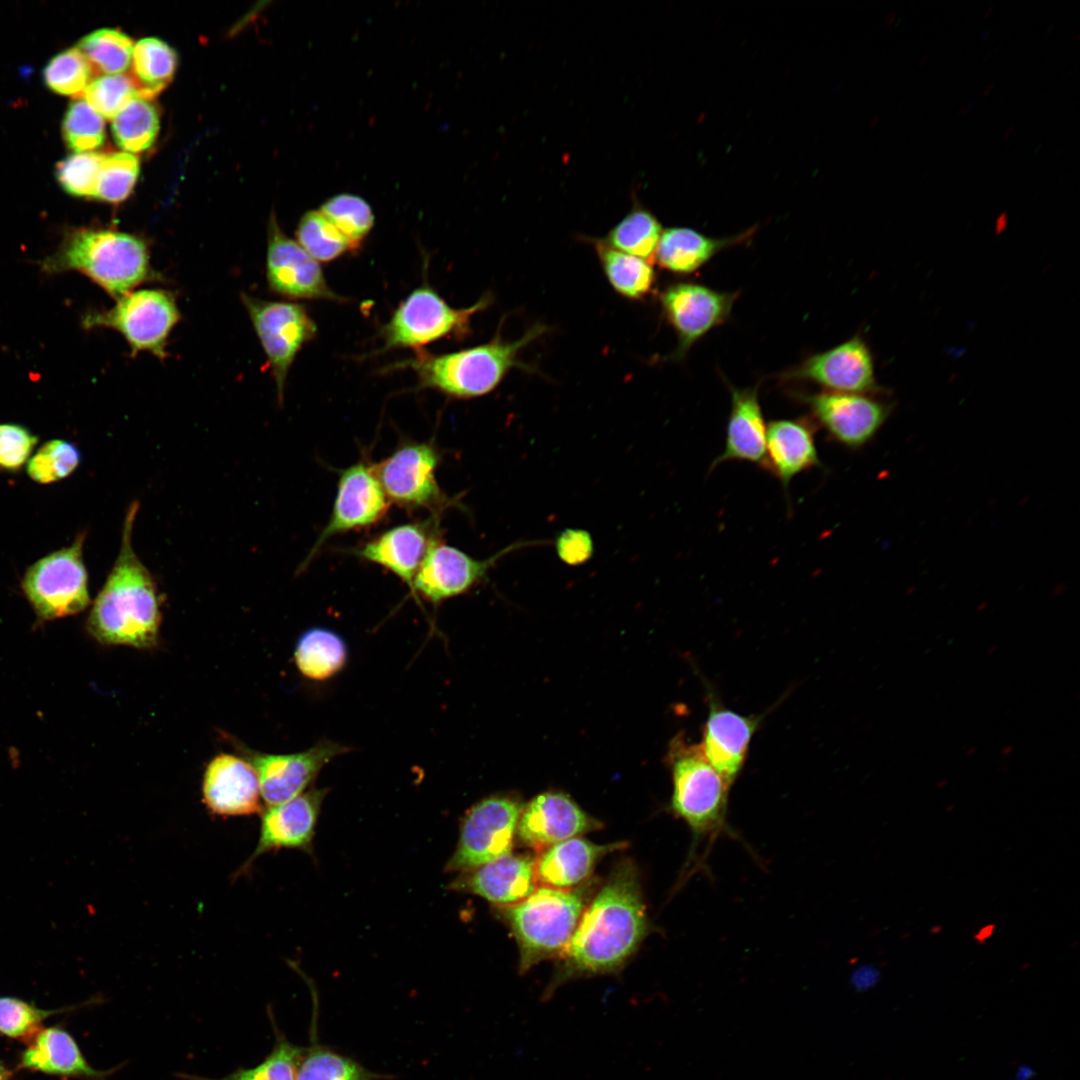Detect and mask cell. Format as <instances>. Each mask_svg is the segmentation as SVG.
<instances>
[{
    "instance_id": "1",
    "label": "cell",
    "mask_w": 1080,
    "mask_h": 1080,
    "mask_svg": "<svg viewBox=\"0 0 1080 1080\" xmlns=\"http://www.w3.org/2000/svg\"><path fill=\"white\" fill-rule=\"evenodd\" d=\"M648 931L639 873L631 861L616 865L561 956L560 978L603 974L621 968Z\"/></svg>"
},
{
    "instance_id": "2",
    "label": "cell",
    "mask_w": 1080,
    "mask_h": 1080,
    "mask_svg": "<svg viewBox=\"0 0 1080 1080\" xmlns=\"http://www.w3.org/2000/svg\"><path fill=\"white\" fill-rule=\"evenodd\" d=\"M139 503L126 512L116 561L96 597L87 620L88 632L106 645L151 648L161 623L156 584L132 545Z\"/></svg>"
},
{
    "instance_id": "3",
    "label": "cell",
    "mask_w": 1080,
    "mask_h": 1080,
    "mask_svg": "<svg viewBox=\"0 0 1080 1080\" xmlns=\"http://www.w3.org/2000/svg\"><path fill=\"white\" fill-rule=\"evenodd\" d=\"M150 258L142 237L111 228H80L66 236L43 267L48 272H80L117 300L142 283L161 279Z\"/></svg>"
},
{
    "instance_id": "4",
    "label": "cell",
    "mask_w": 1080,
    "mask_h": 1080,
    "mask_svg": "<svg viewBox=\"0 0 1080 1080\" xmlns=\"http://www.w3.org/2000/svg\"><path fill=\"white\" fill-rule=\"evenodd\" d=\"M500 328L488 343L468 349L440 355L417 349L402 366L416 373L421 388L458 399L483 396L493 391L514 367L531 371L519 357L520 353L547 330L537 323L520 338L507 341L503 340Z\"/></svg>"
},
{
    "instance_id": "5",
    "label": "cell",
    "mask_w": 1080,
    "mask_h": 1080,
    "mask_svg": "<svg viewBox=\"0 0 1080 1080\" xmlns=\"http://www.w3.org/2000/svg\"><path fill=\"white\" fill-rule=\"evenodd\" d=\"M668 761L672 774L670 809L689 827L694 846L734 835L727 822L730 786L706 759L700 744L677 736Z\"/></svg>"
},
{
    "instance_id": "6",
    "label": "cell",
    "mask_w": 1080,
    "mask_h": 1080,
    "mask_svg": "<svg viewBox=\"0 0 1080 1080\" xmlns=\"http://www.w3.org/2000/svg\"><path fill=\"white\" fill-rule=\"evenodd\" d=\"M584 911L576 890L542 886L524 900L501 908L517 941L519 969L528 971L542 960L562 956Z\"/></svg>"
},
{
    "instance_id": "7",
    "label": "cell",
    "mask_w": 1080,
    "mask_h": 1080,
    "mask_svg": "<svg viewBox=\"0 0 1080 1080\" xmlns=\"http://www.w3.org/2000/svg\"><path fill=\"white\" fill-rule=\"evenodd\" d=\"M180 318L173 292L141 289L120 297L110 309L87 313L83 325L118 331L128 343L132 357L149 352L164 360L168 357V338Z\"/></svg>"
},
{
    "instance_id": "8",
    "label": "cell",
    "mask_w": 1080,
    "mask_h": 1080,
    "mask_svg": "<svg viewBox=\"0 0 1080 1080\" xmlns=\"http://www.w3.org/2000/svg\"><path fill=\"white\" fill-rule=\"evenodd\" d=\"M491 303L489 294L483 295L467 308L455 309L447 304L430 286H422L411 292L394 311L390 320L381 328L382 351L395 348L420 349L442 338L463 339L471 332V318Z\"/></svg>"
},
{
    "instance_id": "9",
    "label": "cell",
    "mask_w": 1080,
    "mask_h": 1080,
    "mask_svg": "<svg viewBox=\"0 0 1080 1080\" xmlns=\"http://www.w3.org/2000/svg\"><path fill=\"white\" fill-rule=\"evenodd\" d=\"M84 539V534L79 535L72 545L42 557L26 570L22 588L40 620L75 615L88 606Z\"/></svg>"
},
{
    "instance_id": "10",
    "label": "cell",
    "mask_w": 1080,
    "mask_h": 1080,
    "mask_svg": "<svg viewBox=\"0 0 1080 1080\" xmlns=\"http://www.w3.org/2000/svg\"><path fill=\"white\" fill-rule=\"evenodd\" d=\"M251 323L267 357L278 400L283 401L286 379L302 347L317 334V325L297 303L267 301L241 294Z\"/></svg>"
},
{
    "instance_id": "11",
    "label": "cell",
    "mask_w": 1080,
    "mask_h": 1080,
    "mask_svg": "<svg viewBox=\"0 0 1080 1080\" xmlns=\"http://www.w3.org/2000/svg\"><path fill=\"white\" fill-rule=\"evenodd\" d=\"M522 808L506 795L476 803L464 817L448 871L468 872L510 854Z\"/></svg>"
},
{
    "instance_id": "12",
    "label": "cell",
    "mask_w": 1080,
    "mask_h": 1080,
    "mask_svg": "<svg viewBox=\"0 0 1080 1080\" xmlns=\"http://www.w3.org/2000/svg\"><path fill=\"white\" fill-rule=\"evenodd\" d=\"M439 463L440 453L432 442L409 441L373 464V470L390 502L438 512L449 505L436 478Z\"/></svg>"
},
{
    "instance_id": "13",
    "label": "cell",
    "mask_w": 1080,
    "mask_h": 1080,
    "mask_svg": "<svg viewBox=\"0 0 1080 1080\" xmlns=\"http://www.w3.org/2000/svg\"><path fill=\"white\" fill-rule=\"evenodd\" d=\"M793 397L807 408L831 441L850 449L866 445L891 410L888 404L867 394L798 391Z\"/></svg>"
},
{
    "instance_id": "14",
    "label": "cell",
    "mask_w": 1080,
    "mask_h": 1080,
    "mask_svg": "<svg viewBox=\"0 0 1080 1080\" xmlns=\"http://www.w3.org/2000/svg\"><path fill=\"white\" fill-rule=\"evenodd\" d=\"M737 297L738 292H722L694 282L665 287L660 304L678 339L669 359L683 360L697 341L726 322Z\"/></svg>"
},
{
    "instance_id": "15",
    "label": "cell",
    "mask_w": 1080,
    "mask_h": 1080,
    "mask_svg": "<svg viewBox=\"0 0 1080 1080\" xmlns=\"http://www.w3.org/2000/svg\"><path fill=\"white\" fill-rule=\"evenodd\" d=\"M389 505L372 464L358 461L342 470L329 519L300 568H306L331 537L378 523Z\"/></svg>"
},
{
    "instance_id": "16",
    "label": "cell",
    "mask_w": 1080,
    "mask_h": 1080,
    "mask_svg": "<svg viewBox=\"0 0 1080 1080\" xmlns=\"http://www.w3.org/2000/svg\"><path fill=\"white\" fill-rule=\"evenodd\" d=\"M779 378L811 382L829 392L871 394L880 390L872 352L858 335L827 351L808 356Z\"/></svg>"
},
{
    "instance_id": "17",
    "label": "cell",
    "mask_w": 1080,
    "mask_h": 1080,
    "mask_svg": "<svg viewBox=\"0 0 1080 1080\" xmlns=\"http://www.w3.org/2000/svg\"><path fill=\"white\" fill-rule=\"evenodd\" d=\"M266 279L273 293L286 298L345 301L328 286L319 262L284 234L274 215L268 225Z\"/></svg>"
},
{
    "instance_id": "18",
    "label": "cell",
    "mask_w": 1080,
    "mask_h": 1080,
    "mask_svg": "<svg viewBox=\"0 0 1080 1080\" xmlns=\"http://www.w3.org/2000/svg\"><path fill=\"white\" fill-rule=\"evenodd\" d=\"M527 544L514 543L489 558L476 559L436 538L415 575L411 590L435 604L458 596L480 582L499 559Z\"/></svg>"
},
{
    "instance_id": "19",
    "label": "cell",
    "mask_w": 1080,
    "mask_h": 1080,
    "mask_svg": "<svg viewBox=\"0 0 1080 1080\" xmlns=\"http://www.w3.org/2000/svg\"><path fill=\"white\" fill-rule=\"evenodd\" d=\"M349 750L345 745L325 739L299 753L247 751L246 754L257 772L262 799L270 807L303 793L324 766Z\"/></svg>"
},
{
    "instance_id": "20",
    "label": "cell",
    "mask_w": 1080,
    "mask_h": 1080,
    "mask_svg": "<svg viewBox=\"0 0 1080 1080\" xmlns=\"http://www.w3.org/2000/svg\"><path fill=\"white\" fill-rule=\"evenodd\" d=\"M325 794V790L310 789L286 802L268 807L261 816L258 842L233 879L247 874L263 854L281 849L310 848Z\"/></svg>"
},
{
    "instance_id": "21",
    "label": "cell",
    "mask_w": 1080,
    "mask_h": 1080,
    "mask_svg": "<svg viewBox=\"0 0 1080 1080\" xmlns=\"http://www.w3.org/2000/svg\"><path fill=\"white\" fill-rule=\"evenodd\" d=\"M601 826L566 794L546 792L523 806L516 834L524 845L540 853Z\"/></svg>"
},
{
    "instance_id": "22",
    "label": "cell",
    "mask_w": 1080,
    "mask_h": 1080,
    "mask_svg": "<svg viewBox=\"0 0 1080 1080\" xmlns=\"http://www.w3.org/2000/svg\"><path fill=\"white\" fill-rule=\"evenodd\" d=\"M708 704L699 744L708 762L731 787L744 767L761 716L742 715L726 708L713 694H710Z\"/></svg>"
},
{
    "instance_id": "23",
    "label": "cell",
    "mask_w": 1080,
    "mask_h": 1080,
    "mask_svg": "<svg viewBox=\"0 0 1080 1080\" xmlns=\"http://www.w3.org/2000/svg\"><path fill=\"white\" fill-rule=\"evenodd\" d=\"M202 795L205 806L216 816H250L262 811L257 772L250 762L235 755L220 754L210 761Z\"/></svg>"
},
{
    "instance_id": "24",
    "label": "cell",
    "mask_w": 1080,
    "mask_h": 1080,
    "mask_svg": "<svg viewBox=\"0 0 1080 1080\" xmlns=\"http://www.w3.org/2000/svg\"><path fill=\"white\" fill-rule=\"evenodd\" d=\"M433 520L391 527L354 550L353 554L389 570L412 589L415 575L437 538V524Z\"/></svg>"
},
{
    "instance_id": "25",
    "label": "cell",
    "mask_w": 1080,
    "mask_h": 1080,
    "mask_svg": "<svg viewBox=\"0 0 1080 1080\" xmlns=\"http://www.w3.org/2000/svg\"><path fill=\"white\" fill-rule=\"evenodd\" d=\"M536 885L535 859L528 854L510 853L465 872L451 887L506 907L527 898Z\"/></svg>"
},
{
    "instance_id": "26",
    "label": "cell",
    "mask_w": 1080,
    "mask_h": 1080,
    "mask_svg": "<svg viewBox=\"0 0 1080 1080\" xmlns=\"http://www.w3.org/2000/svg\"><path fill=\"white\" fill-rule=\"evenodd\" d=\"M731 409L723 451L712 461L709 472L727 461H746L764 468L766 426L759 402V385L737 388L728 385Z\"/></svg>"
},
{
    "instance_id": "27",
    "label": "cell",
    "mask_w": 1080,
    "mask_h": 1080,
    "mask_svg": "<svg viewBox=\"0 0 1080 1080\" xmlns=\"http://www.w3.org/2000/svg\"><path fill=\"white\" fill-rule=\"evenodd\" d=\"M764 468L781 483L788 495L791 480L802 472L821 468L815 428L805 418L778 419L766 431Z\"/></svg>"
},
{
    "instance_id": "28",
    "label": "cell",
    "mask_w": 1080,
    "mask_h": 1080,
    "mask_svg": "<svg viewBox=\"0 0 1080 1080\" xmlns=\"http://www.w3.org/2000/svg\"><path fill=\"white\" fill-rule=\"evenodd\" d=\"M21 1068L81 1080H107L120 1066L99 1070L86 1060L77 1042L60 1027L41 1028L20 1055Z\"/></svg>"
},
{
    "instance_id": "29",
    "label": "cell",
    "mask_w": 1080,
    "mask_h": 1080,
    "mask_svg": "<svg viewBox=\"0 0 1080 1080\" xmlns=\"http://www.w3.org/2000/svg\"><path fill=\"white\" fill-rule=\"evenodd\" d=\"M623 847L624 843L598 845L578 837L557 843L535 859L537 884L570 890L592 874L600 858Z\"/></svg>"
},
{
    "instance_id": "30",
    "label": "cell",
    "mask_w": 1080,
    "mask_h": 1080,
    "mask_svg": "<svg viewBox=\"0 0 1080 1080\" xmlns=\"http://www.w3.org/2000/svg\"><path fill=\"white\" fill-rule=\"evenodd\" d=\"M755 227L731 237L712 238L689 227L664 229L654 260L672 273L690 274L709 262L717 253L751 239Z\"/></svg>"
},
{
    "instance_id": "31",
    "label": "cell",
    "mask_w": 1080,
    "mask_h": 1080,
    "mask_svg": "<svg viewBox=\"0 0 1080 1080\" xmlns=\"http://www.w3.org/2000/svg\"><path fill=\"white\" fill-rule=\"evenodd\" d=\"M309 1045L297 1068L296 1080H389L393 1076L367 1069L354 1058L323 1045L317 1036V1011L314 1007Z\"/></svg>"
},
{
    "instance_id": "32",
    "label": "cell",
    "mask_w": 1080,
    "mask_h": 1080,
    "mask_svg": "<svg viewBox=\"0 0 1080 1080\" xmlns=\"http://www.w3.org/2000/svg\"><path fill=\"white\" fill-rule=\"evenodd\" d=\"M298 670L308 679L322 681L340 672L348 658L344 639L335 631L314 627L297 641L294 652Z\"/></svg>"
},
{
    "instance_id": "33",
    "label": "cell",
    "mask_w": 1080,
    "mask_h": 1080,
    "mask_svg": "<svg viewBox=\"0 0 1080 1080\" xmlns=\"http://www.w3.org/2000/svg\"><path fill=\"white\" fill-rule=\"evenodd\" d=\"M593 243L604 274L618 294L635 300L653 290L656 275L651 263L612 248L602 239Z\"/></svg>"
},
{
    "instance_id": "34",
    "label": "cell",
    "mask_w": 1080,
    "mask_h": 1080,
    "mask_svg": "<svg viewBox=\"0 0 1080 1080\" xmlns=\"http://www.w3.org/2000/svg\"><path fill=\"white\" fill-rule=\"evenodd\" d=\"M269 1018L274 1032V1044L271 1051L258 1064L252 1067H239L221 1078H209L188 1073L177 1076L182 1080H296L299 1061L304 1052L303 1046L289 1041L276 1025L274 1016L268 1008Z\"/></svg>"
},
{
    "instance_id": "35",
    "label": "cell",
    "mask_w": 1080,
    "mask_h": 1080,
    "mask_svg": "<svg viewBox=\"0 0 1080 1080\" xmlns=\"http://www.w3.org/2000/svg\"><path fill=\"white\" fill-rule=\"evenodd\" d=\"M131 64V78L139 95L149 99L160 93L172 80L177 55L163 40L143 38L134 45Z\"/></svg>"
},
{
    "instance_id": "36",
    "label": "cell",
    "mask_w": 1080,
    "mask_h": 1080,
    "mask_svg": "<svg viewBox=\"0 0 1080 1080\" xmlns=\"http://www.w3.org/2000/svg\"><path fill=\"white\" fill-rule=\"evenodd\" d=\"M662 231L657 217L636 203L602 240L612 248L651 263Z\"/></svg>"
},
{
    "instance_id": "37",
    "label": "cell",
    "mask_w": 1080,
    "mask_h": 1080,
    "mask_svg": "<svg viewBox=\"0 0 1080 1080\" xmlns=\"http://www.w3.org/2000/svg\"><path fill=\"white\" fill-rule=\"evenodd\" d=\"M112 120L114 140L128 153L150 148L159 132L158 112L149 99L141 96L129 101Z\"/></svg>"
},
{
    "instance_id": "38",
    "label": "cell",
    "mask_w": 1080,
    "mask_h": 1080,
    "mask_svg": "<svg viewBox=\"0 0 1080 1080\" xmlns=\"http://www.w3.org/2000/svg\"><path fill=\"white\" fill-rule=\"evenodd\" d=\"M94 70L105 75L122 74L131 65L134 45L125 33L102 28L84 36L77 47Z\"/></svg>"
},
{
    "instance_id": "39",
    "label": "cell",
    "mask_w": 1080,
    "mask_h": 1080,
    "mask_svg": "<svg viewBox=\"0 0 1080 1080\" xmlns=\"http://www.w3.org/2000/svg\"><path fill=\"white\" fill-rule=\"evenodd\" d=\"M319 211L347 239L351 251L359 249L374 225L370 205L357 195H335L326 200Z\"/></svg>"
},
{
    "instance_id": "40",
    "label": "cell",
    "mask_w": 1080,
    "mask_h": 1080,
    "mask_svg": "<svg viewBox=\"0 0 1080 1080\" xmlns=\"http://www.w3.org/2000/svg\"><path fill=\"white\" fill-rule=\"evenodd\" d=\"M295 234L297 242L318 262H329L351 251L347 239L319 210L306 212Z\"/></svg>"
},
{
    "instance_id": "41",
    "label": "cell",
    "mask_w": 1080,
    "mask_h": 1080,
    "mask_svg": "<svg viewBox=\"0 0 1080 1080\" xmlns=\"http://www.w3.org/2000/svg\"><path fill=\"white\" fill-rule=\"evenodd\" d=\"M80 1006L81 1004L48 1010L17 997L0 996V1034L12 1039L30 1040L47 1018L73 1011Z\"/></svg>"
},
{
    "instance_id": "42",
    "label": "cell",
    "mask_w": 1080,
    "mask_h": 1080,
    "mask_svg": "<svg viewBox=\"0 0 1080 1080\" xmlns=\"http://www.w3.org/2000/svg\"><path fill=\"white\" fill-rule=\"evenodd\" d=\"M80 460V451L73 443L53 439L45 442L29 458L26 471L33 481L50 484L72 474L80 464Z\"/></svg>"
},
{
    "instance_id": "43",
    "label": "cell",
    "mask_w": 1080,
    "mask_h": 1080,
    "mask_svg": "<svg viewBox=\"0 0 1080 1080\" xmlns=\"http://www.w3.org/2000/svg\"><path fill=\"white\" fill-rule=\"evenodd\" d=\"M94 69L77 48H69L55 55L45 66L43 78L46 85L61 95L79 96L90 83Z\"/></svg>"
},
{
    "instance_id": "44",
    "label": "cell",
    "mask_w": 1080,
    "mask_h": 1080,
    "mask_svg": "<svg viewBox=\"0 0 1080 1080\" xmlns=\"http://www.w3.org/2000/svg\"><path fill=\"white\" fill-rule=\"evenodd\" d=\"M139 175V160L132 153L106 154L94 198L117 204L131 194Z\"/></svg>"
},
{
    "instance_id": "45",
    "label": "cell",
    "mask_w": 1080,
    "mask_h": 1080,
    "mask_svg": "<svg viewBox=\"0 0 1080 1080\" xmlns=\"http://www.w3.org/2000/svg\"><path fill=\"white\" fill-rule=\"evenodd\" d=\"M66 145L77 153L98 148L105 139L103 117L85 100L72 102L66 110L63 125Z\"/></svg>"
},
{
    "instance_id": "46",
    "label": "cell",
    "mask_w": 1080,
    "mask_h": 1080,
    "mask_svg": "<svg viewBox=\"0 0 1080 1080\" xmlns=\"http://www.w3.org/2000/svg\"><path fill=\"white\" fill-rule=\"evenodd\" d=\"M105 157V153L94 151L69 155L56 165L58 183L73 196L94 198Z\"/></svg>"
},
{
    "instance_id": "47",
    "label": "cell",
    "mask_w": 1080,
    "mask_h": 1080,
    "mask_svg": "<svg viewBox=\"0 0 1080 1080\" xmlns=\"http://www.w3.org/2000/svg\"><path fill=\"white\" fill-rule=\"evenodd\" d=\"M140 96L132 78L124 74L102 75L90 81L84 100L102 117L113 119L133 98Z\"/></svg>"
},
{
    "instance_id": "48",
    "label": "cell",
    "mask_w": 1080,
    "mask_h": 1080,
    "mask_svg": "<svg viewBox=\"0 0 1080 1080\" xmlns=\"http://www.w3.org/2000/svg\"><path fill=\"white\" fill-rule=\"evenodd\" d=\"M38 438L27 428L12 423L0 424V468L16 471L28 462Z\"/></svg>"
},
{
    "instance_id": "49",
    "label": "cell",
    "mask_w": 1080,
    "mask_h": 1080,
    "mask_svg": "<svg viewBox=\"0 0 1080 1080\" xmlns=\"http://www.w3.org/2000/svg\"><path fill=\"white\" fill-rule=\"evenodd\" d=\"M558 557L568 565H580L593 554L592 536L583 529L568 528L560 532L555 541Z\"/></svg>"
},
{
    "instance_id": "50",
    "label": "cell",
    "mask_w": 1080,
    "mask_h": 1080,
    "mask_svg": "<svg viewBox=\"0 0 1080 1080\" xmlns=\"http://www.w3.org/2000/svg\"><path fill=\"white\" fill-rule=\"evenodd\" d=\"M856 979V985L862 989H866L876 983L878 979V974L873 970H868L866 973L859 974Z\"/></svg>"
},
{
    "instance_id": "51",
    "label": "cell",
    "mask_w": 1080,
    "mask_h": 1080,
    "mask_svg": "<svg viewBox=\"0 0 1080 1080\" xmlns=\"http://www.w3.org/2000/svg\"><path fill=\"white\" fill-rule=\"evenodd\" d=\"M1034 1075L1033 1069L1028 1065H1020L1013 1080H1029Z\"/></svg>"
},
{
    "instance_id": "52",
    "label": "cell",
    "mask_w": 1080,
    "mask_h": 1080,
    "mask_svg": "<svg viewBox=\"0 0 1080 1080\" xmlns=\"http://www.w3.org/2000/svg\"><path fill=\"white\" fill-rule=\"evenodd\" d=\"M13 1071L0 1062V1080H11Z\"/></svg>"
},
{
    "instance_id": "53",
    "label": "cell",
    "mask_w": 1080,
    "mask_h": 1080,
    "mask_svg": "<svg viewBox=\"0 0 1080 1080\" xmlns=\"http://www.w3.org/2000/svg\"><path fill=\"white\" fill-rule=\"evenodd\" d=\"M991 933H993V926L983 927V929L979 932V934L975 938L977 940H979V939L985 940L986 938H988L991 935Z\"/></svg>"
},
{
    "instance_id": "54",
    "label": "cell",
    "mask_w": 1080,
    "mask_h": 1080,
    "mask_svg": "<svg viewBox=\"0 0 1080 1080\" xmlns=\"http://www.w3.org/2000/svg\"><path fill=\"white\" fill-rule=\"evenodd\" d=\"M972 106H973V101H970V102H969V103H967V104H966V105H965L964 107L960 108V109H959V110L957 111V115H958V116H965V115H967V114H968V113L970 112V110H971Z\"/></svg>"
},
{
    "instance_id": "55",
    "label": "cell",
    "mask_w": 1080,
    "mask_h": 1080,
    "mask_svg": "<svg viewBox=\"0 0 1080 1080\" xmlns=\"http://www.w3.org/2000/svg\"><path fill=\"white\" fill-rule=\"evenodd\" d=\"M897 19V13L891 12L887 17V25L890 27Z\"/></svg>"
},
{
    "instance_id": "56",
    "label": "cell",
    "mask_w": 1080,
    "mask_h": 1080,
    "mask_svg": "<svg viewBox=\"0 0 1080 1080\" xmlns=\"http://www.w3.org/2000/svg\"><path fill=\"white\" fill-rule=\"evenodd\" d=\"M994 86H995L994 83H990L986 88H984L983 96H985V97L988 96L993 91Z\"/></svg>"
},
{
    "instance_id": "57",
    "label": "cell",
    "mask_w": 1080,
    "mask_h": 1080,
    "mask_svg": "<svg viewBox=\"0 0 1080 1080\" xmlns=\"http://www.w3.org/2000/svg\"><path fill=\"white\" fill-rule=\"evenodd\" d=\"M994 11V5L989 6L983 14V19H987Z\"/></svg>"
},
{
    "instance_id": "58",
    "label": "cell",
    "mask_w": 1080,
    "mask_h": 1080,
    "mask_svg": "<svg viewBox=\"0 0 1080 1080\" xmlns=\"http://www.w3.org/2000/svg\"><path fill=\"white\" fill-rule=\"evenodd\" d=\"M1013 130H1014V127H1013V126H1010V127H1008V128H1007V129L1005 130V132L1003 133V138H1004V139L1008 138V137L1010 136V134H1011V133L1013 132Z\"/></svg>"
},
{
    "instance_id": "59",
    "label": "cell",
    "mask_w": 1080,
    "mask_h": 1080,
    "mask_svg": "<svg viewBox=\"0 0 1080 1080\" xmlns=\"http://www.w3.org/2000/svg\"><path fill=\"white\" fill-rule=\"evenodd\" d=\"M927 60H928V56L927 55L923 56L921 61H919L918 66L922 67L927 62Z\"/></svg>"
}]
</instances>
